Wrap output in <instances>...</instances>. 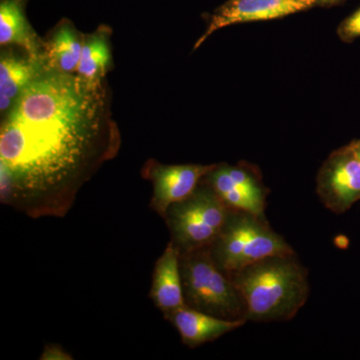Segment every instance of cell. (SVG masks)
I'll list each match as a JSON object with an SVG mask.
<instances>
[{
	"label": "cell",
	"mask_w": 360,
	"mask_h": 360,
	"mask_svg": "<svg viewBox=\"0 0 360 360\" xmlns=\"http://www.w3.org/2000/svg\"><path fill=\"white\" fill-rule=\"evenodd\" d=\"M41 360H72L75 359L70 352H66L65 348L56 343H49L45 345L44 352L40 355Z\"/></svg>",
	"instance_id": "obj_17"
},
{
	"label": "cell",
	"mask_w": 360,
	"mask_h": 360,
	"mask_svg": "<svg viewBox=\"0 0 360 360\" xmlns=\"http://www.w3.org/2000/svg\"><path fill=\"white\" fill-rule=\"evenodd\" d=\"M165 319L172 323L181 338L182 343L189 348H195L219 340L246 323L245 319H220L188 307L174 310Z\"/></svg>",
	"instance_id": "obj_10"
},
{
	"label": "cell",
	"mask_w": 360,
	"mask_h": 360,
	"mask_svg": "<svg viewBox=\"0 0 360 360\" xmlns=\"http://www.w3.org/2000/svg\"><path fill=\"white\" fill-rule=\"evenodd\" d=\"M203 180L229 210L265 215L270 191L255 165H215Z\"/></svg>",
	"instance_id": "obj_6"
},
{
	"label": "cell",
	"mask_w": 360,
	"mask_h": 360,
	"mask_svg": "<svg viewBox=\"0 0 360 360\" xmlns=\"http://www.w3.org/2000/svg\"><path fill=\"white\" fill-rule=\"evenodd\" d=\"M348 146H349V148L352 149L355 155L360 160V139H355V141L350 142Z\"/></svg>",
	"instance_id": "obj_18"
},
{
	"label": "cell",
	"mask_w": 360,
	"mask_h": 360,
	"mask_svg": "<svg viewBox=\"0 0 360 360\" xmlns=\"http://www.w3.org/2000/svg\"><path fill=\"white\" fill-rule=\"evenodd\" d=\"M98 85L44 71L11 106L0 132V202L63 219L94 168L111 155Z\"/></svg>",
	"instance_id": "obj_1"
},
{
	"label": "cell",
	"mask_w": 360,
	"mask_h": 360,
	"mask_svg": "<svg viewBox=\"0 0 360 360\" xmlns=\"http://www.w3.org/2000/svg\"><path fill=\"white\" fill-rule=\"evenodd\" d=\"M210 248L213 259L229 276L265 257L295 253L265 215L231 210Z\"/></svg>",
	"instance_id": "obj_3"
},
{
	"label": "cell",
	"mask_w": 360,
	"mask_h": 360,
	"mask_svg": "<svg viewBox=\"0 0 360 360\" xmlns=\"http://www.w3.org/2000/svg\"><path fill=\"white\" fill-rule=\"evenodd\" d=\"M149 298L163 316L186 307L182 288L180 252L172 241L155 262Z\"/></svg>",
	"instance_id": "obj_11"
},
{
	"label": "cell",
	"mask_w": 360,
	"mask_h": 360,
	"mask_svg": "<svg viewBox=\"0 0 360 360\" xmlns=\"http://www.w3.org/2000/svg\"><path fill=\"white\" fill-rule=\"evenodd\" d=\"M180 270L186 307L220 319H245L243 298L231 276L213 259L210 246L181 253Z\"/></svg>",
	"instance_id": "obj_4"
},
{
	"label": "cell",
	"mask_w": 360,
	"mask_h": 360,
	"mask_svg": "<svg viewBox=\"0 0 360 360\" xmlns=\"http://www.w3.org/2000/svg\"><path fill=\"white\" fill-rule=\"evenodd\" d=\"M345 0H317V4L321 6H333V4H340Z\"/></svg>",
	"instance_id": "obj_19"
},
{
	"label": "cell",
	"mask_w": 360,
	"mask_h": 360,
	"mask_svg": "<svg viewBox=\"0 0 360 360\" xmlns=\"http://www.w3.org/2000/svg\"><path fill=\"white\" fill-rule=\"evenodd\" d=\"M231 277L248 321H290L309 297V270L296 253L265 257Z\"/></svg>",
	"instance_id": "obj_2"
},
{
	"label": "cell",
	"mask_w": 360,
	"mask_h": 360,
	"mask_svg": "<svg viewBox=\"0 0 360 360\" xmlns=\"http://www.w3.org/2000/svg\"><path fill=\"white\" fill-rule=\"evenodd\" d=\"M317 6V0H229L210 18V23L194 49H198L210 35L238 23L276 20L307 11Z\"/></svg>",
	"instance_id": "obj_9"
},
{
	"label": "cell",
	"mask_w": 360,
	"mask_h": 360,
	"mask_svg": "<svg viewBox=\"0 0 360 360\" xmlns=\"http://www.w3.org/2000/svg\"><path fill=\"white\" fill-rule=\"evenodd\" d=\"M111 63L110 42L103 33L92 34L84 42L77 68L78 77L92 84H99Z\"/></svg>",
	"instance_id": "obj_15"
},
{
	"label": "cell",
	"mask_w": 360,
	"mask_h": 360,
	"mask_svg": "<svg viewBox=\"0 0 360 360\" xmlns=\"http://www.w3.org/2000/svg\"><path fill=\"white\" fill-rule=\"evenodd\" d=\"M0 44L18 45L27 52L30 58H40V42L26 20L22 0H1Z\"/></svg>",
	"instance_id": "obj_13"
},
{
	"label": "cell",
	"mask_w": 360,
	"mask_h": 360,
	"mask_svg": "<svg viewBox=\"0 0 360 360\" xmlns=\"http://www.w3.org/2000/svg\"><path fill=\"white\" fill-rule=\"evenodd\" d=\"M214 165L149 163L143 175L153 184L151 210L163 219L169 206L188 198Z\"/></svg>",
	"instance_id": "obj_8"
},
{
	"label": "cell",
	"mask_w": 360,
	"mask_h": 360,
	"mask_svg": "<svg viewBox=\"0 0 360 360\" xmlns=\"http://www.w3.org/2000/svg\"><path fill=\"white\" fill-rule=\"evenodd\" d=\"M39 59L2 54L0 60V108L2 112L13 105L33 80L44 72Z\"/></svg>",
	"instance_id": "obj_12"
},
{
	"label": "cell",
	"mask_w": 360,
	"mask_h": 360,
	"mask_svg": "<svg viewBox=\"0 0 360 360\" xmlns=\"http://www.w3.org/2000/svg\"><path fill=\"white\" fill-rule=\"evenodd\" d=\"M338 35L345 44H352L360 39V7L340 23L338 27Z\"/></svg>",
	"instance_id": "obj_16"
},
{
	"label": "cell",
	"mask_w": 360,
	"mask_h": 360,
	"mask_svg": "<svg viewBox=\"0 0 360 360\" xmlns=\"http://www.w3.org/2000/svg\"><path fill=\"white\" fill-rule=\"evenodd\" d=\"M229 212L231 210L202 179L188 198L169 206L163 220L170 241L181 255L212 245Z\"/></svg>",
	"instance_id": "obj_5"
},
{
	"label": "cell",
	"mask_w": 360,
	"mask_h": 360,
	"mask_svg": "<svg viewBox=\"0 0 360 360\" xmlns=\"http://www.w3.org/2000/svg\"><path fill=\"white\" fill-rule=\"evenodd\" d=\"M316 193L324 207L336 214L347 212L360 200V160L348 144L333 151L322 163Z\"/></svg>",
	"instance_id": "obj_7"
},
{
	"label": "cell",
	"mask_w": 360,
	"mask_h": 360,
	"mask_svg": "<svg viewBox=\"0 0 360 360\" xmlns=\"http://www.w3.org/2000/svg\"><path fill=\"white\" fill-rule=\"evenodd\" d=\"M82 47L84 44L77 30L70 25H61L52 35L47 47L52 70L70 75L77 70Z\"/></svg>",
	"instance_id": "obj_14"
}]
</instances>
